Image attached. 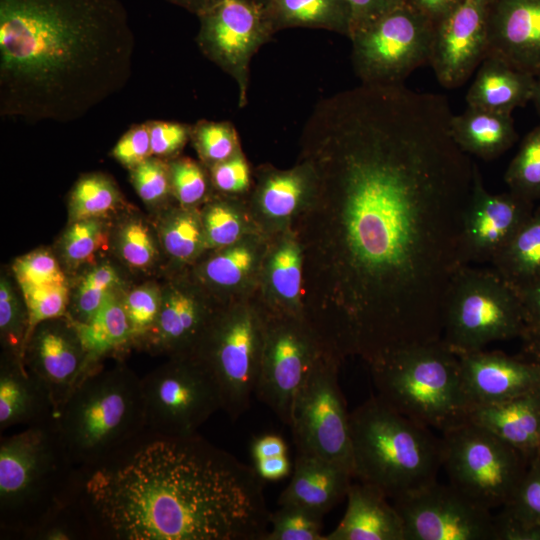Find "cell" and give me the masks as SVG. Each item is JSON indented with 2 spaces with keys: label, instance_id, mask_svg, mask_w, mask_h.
<instances>
[{
  "label": "cell",
  "instance_id": "40",
  "mask_svg": "<svg viewBox=\"0 0 540 540\" xmlns=\"http://www.w3.org/2000/svg\"><path fill=\"white\" fill-rule=\"evenodd\" d=\"M125 206L124 197L109 176L101 172L83 174L72 187L68 199L69 222L107 217Z\"/></svg>",
  "mask_w": 540,
  "mask_h": 540
},
{
  "label": "cell",
  "instance_id": "27",
  "mask_svg": "<svg viewBox=\"0 0 540 540\" xmlns=\"http://www.w3.org/2000/svg\"><path fill=\"white\" fill-rule=\"evenodd\" d=\"M346 497L345 514L325 540H405L402 519L381 491L358 481Z\"/></svg>",
  "mask_w": 540,
  "mask_h": 540
},
{
  "label": "cell",
  "instance_id": "61",
  "mask_svg": "<svg viewBox=\"0 0 540 540\" xmlns=\"http://www.w3.org/2000/svg\"><path fill=\"white\" fill-rule=\"evenodd\" d=\"M528 360L535 363L540 369V332H526L522 337Z\"/></svg>",
  "mask_w": 540,
  "mask_h": 540
},
{
  "label": "cell",
  "instance_id": "50",
  "mask_svg": "<svg viewBox=\"0 0 540 540\" xmlns=\"http://www.w3.org/2000/svg\"><path fill=\"white\" fill-rule=\"evenodd\" d=\"M500 511L513 519L540 525V455L529 462L512 499Z\"/></svg>",
  "mask_w": 540,
  "mask_h": 540
},
{
  "label": "cell",
  "instance_id": "36",
  "mask_svg": "<svg viewBox=\"0 0 540 540\" xmlns=\"http://www.w3.org/2000/svg\"><path fill=\"white\" fill-rule=\"evenodd\" d=\"M199 210L207 250L222 248L246 235L260 233L245 197L214 192Z\"/></svg>",
  "mask_w": 540,
  "mask_h": 540
},
{
  "label": "cell",
  "instance_id": "49",
  "mask_svg": "<svg viewBox=\"0 0 540 540\" xmlns=\"http://www.w3.org/2000/svg\"><path fill=\"white\" fill-rule=\"evenodd\" d=\"M12 272L20 289L69 281L56 255L43 248L18 257Z\"/></svg>",
  "mask_w": 540,
  "mask_h": 540
},
{
  "label": "cell",
  "instance_id": "30",
  "mask_svg": "<svg viewBox=\"0 0 540 540\" xmlns=\"http://www.w3.org/2000/svg\"><path fill=\"white\" fill-rule=\"evenodd\" d=\"M535 77L505 61L486 56L466 94L468 107L512 113L531 101Z\"/></svg>",
  "mask_w": 540,
  "mask_h": 540
},
{
  "label": "cell",
  "instance_id": "22",
  "mask_svg": "<svg viewBox=\"0 0 540 540\" xmlns=\"http://www.w3.org/2000/svg\"><path fill=\"white\" fill-rule=\"evenodd\" d=\"M458 358L462 388L470 409L540 389V369L528 359L484 349L458 354Z\"/></svg>",
  "mask_w": 540,
  "mask_h": 540
},
{
  "label": "cell",
  "instance_id": "16",
  "mask_svg": "<svg viewBox=\"0 0 540 540\" xmlns=\"http://www.w3.org/2000/svg\"><path fill=\"white\" fill-rule=\"evenodd\" d=\"M405 540H497L494 515L450 483L436 481L400 496Z\"/></svg>",
  "mask_w": 540,
  "mask_h": 540
},
{
  "label": "cell",
  "instance_id": "17",
  "mask_svg": "<svg viewBox=\"0 0 540 540\" xmlns=\"http://www.w3.org/2000/svg\"><path fill=\"white\" fill-rule=\"evenodd\" d=\"M162 276L157 320L138 347L153 355H188L224 303L197 283L188 270Z\"/></svg>",
  "mask_w": 540,
  "mask_h": 540
},
{
  "label": "cell",
  "instance_id": "51",
  "mask_svg": "<svg viewBox=\"0 0 540 540\" xmlns=\"http://www.w3.org/2000/svg\"><path fill=\"white\" fill-rule=\"evenodd\" d=\"M70 287L68 281L19 288L29 312V332L40 321L66 316Z\"/></svg>",
  "mask_w": 540,
  "mask_h": 540
},
{
  "label": "cell",
  "instance_id": "20",
  "mask_svg": "<svg viewBox=\"0 0 540 540\" xmlns=\"http://www.w3.org/2000/svg\"><path fill=\"white\" fill-rule=\"evenodd\" d=\"M317 189L315 167L309 160L298 158L287 169L270 163L253 168V184L245 199L257 229L268 237L293 229L312 204Z\"/></svg>",
  "mask_w": 540,
  "mask_h": 540
},
{
  "label": "cell",
  "instance_id": "11",
  "mask_svg": "<svg viewBox=\"0 0 540 540\" xmlns=\"http://www.w3.org/2000/svg\"><path fill=\"white\" fill-rule=\"evenodd\" d=\"M342 361L330 349L316 360L296 392L289 426L297 454L324 459L353 474L350 413L338 381Z\"/></svg>",
  "mask_w": 540,
  "mask_h": 540
},
{
  "label": "cell",
  "instance_id": "38",
  "mask_svg": "<svg viewBox=\"0 0 540 540\" xmlns=\"http://www.w3.org/2000/svg\"><path fill=\"white\" fill-rule=\"evenodd\" d=\"M111 221L107 217L85 218L69 222L56 246L62 268L76 271L95 264L104 247L109 248Z\"/></svg>",
  "mask_w": 540,
  "mask_h": 540
},
{
  "label": "cell",
  "instance_id": "44",
  "mask_svg": "<svg viewBox=\"0 0 540 540\" xmlns=\"http://www.w3.org/2000/svg\"><path fill=\"white\" fill-rule=\"evenodd\" d=\"M174 200L188 207H200L213 193L208 168L199 160L177 156L168 160Z\"/></svg>",
  "mask_w": 540,
  "mask_h": 540
},
{
  "label": "cell",
  "instance_id": "62",
  "mask_svg": "<svg viewBox=\"0 0 540 540\" xmlns=\"http://www.w3.org/2000/svg\"><path fill=\"white\" fill-rule=\"evenodd\" d=\"M174 5L184 8L185 10L199 16L206 12L221 0H166Z\"/></svg>",
  "mask_w": 540,
  "mask_h": 540
},
{
  "label": "cell",
  "instance_id": "18",
  "mask_svg": "<svg viewBox=\"0 0 540 540\" xmlns=\"http://www.w3.org/2000/svg\"><path fill=\"white\" fill-rule=\"evenodd\" d=\"M22 359L47 388L56 413L92 362L78 326L68 316L46 319L32 327Z\"/></svg>",
  "mask_w": 540,
  "mask_h": 540
},
{
  "label": "cell",
  "instance_id": "53",
  "mask_svg": "<svg viewBox=\"0 0 540 540\" xmlns=\"http://www.w3.org/2000/svg\"><path fill=\"white\" fill-rule=\"evenodd\" d=\"M152 156L170 160L180 155L190 141V124L176 121H147Z\"/></svg>",
  "mask_w": 540,
  "mask_h": 540
},
{
  "label": "cell",
  "instance_id": "57",
  "mask_svg": "<svg viewBox=\"0 0 540 540\" xmlns=\"http://www.w3.org/2000/svg\"><path fill=\"white\" fill-rule=\"evenodd\" d=\"M517 292L527 326L526 332H540V278Z\"/></svg>",
  "mask_w": 540,
  "mask_h": 540
},
{
  "label": "cell",
  "instance_id": "4",
  "mask_svg": "<svg viewBox=\"0 0 540 540\" xmlns=\"http://www.w3.org/2000/svg\"><path fill=\"white\" fill-rule=\"evenodd\" d=\"M80 473L56 416L0 441V539H23L52 512L78 497Z\"/></svg>",
  "mask_w": 540,
  "mask_h": 540
},
{
  "label": "cell",
  "instance_id": "39",
  "mask_svg": "<svg viewBox=\"0 0 540 540\" xmlns=\"http://www.w3.org/2000/svg\"><path fill=\"white\" fill-rule=\"evenodd\" d=\"M126 288L111 292L88 324H76L92 360L130 345V330L122 301Z\"/></svg>",
  "mask_w": 540,
  "mask_h": 540
},
{
  "label": "cell",
  "instance_id": "26",
  "mask_svg": "<svg viewBox=\"0 0 540 540\" xmlns=\"http://www.w3.org/2000/svg\"><path fill=\"white\" fill-rule=\"evenodd\" d=\"M56 408L44 384L24 365L21 355L4 351L0 361V432L53 419Z\"/></svg>",
  "mask_w": 540,
  "mask_h": 540
},
{
  "label": "cell",
  "instance_id": "3",
  "mask_svg": "<svg viewBox=\"0 0 540 540\" xmlns=\"http://www.w3.org/2000/svg\"><path fill=\"white\" fill-rule=\"evenodd\" d=\"M134 49L120 0H0V115L78 120L126 86Z\"/></svg>",
  "mask_w": 540,
  "mask_h": 540
},
{
  "label": "cell",
  "instance_id": "14",
  "mask_svg": "<svg viewBox=\"0 0 540 540\" xmlns=\"http://www.w3.org/2000/svg\"><path fill=\"white\" fill-rule=\"evenodd\" d=\"M264 313L255 395L289 426L298 388L316 360L329 348L305 315L276 314L265 309Z\"/></svg>",
  "mask_w": 540,
  "mask_h": 540
},
{
  "label": "cell",
  "instance_id": "42",
  "mask_svg": "<svg viewBox=\"0 0 540 540\" xmlns=\"http://www.w3.org/2000/svg\"><path fill=\"white\" fill-rule=\"evenodd\" d=\"M504 179L510 191L532 202L540 200V125L524 137Z\"/></svg>",
  "mask_w": 540,
  "mask_h": 540
},
{
  "label": "cell",
  "instance_id": "35",
  "mask_svg": "<svg viewBox=\"0 0 540 540\" xmlns=\"http://www.w3.org/2000/svg\"><path fill=\"white\" fill-rule=\"evenodd\" d=\"M491 265L516 291L540 278V205L534 208Z\"/></svg>",
  "mask_w": 540,
  "mask_h": 540
},
{
  "label": "cell",
  "instance_id": "56",
  "mask_svg": "<svg viewBox=\"0 0 540 540\" xmlns=\"http://www.w3.org/2000/svg\"><path fill=\"white\" fill-rule=\"evenodd\" d=\"M497 540H540V525L513 519L502 511L494 515Z\"/></svg>",
  "mask_w": 540,
  "mask_h": 540
},
{
  "label": "cell",
  "instance_id": "34",
  "mask_svg": "<svg viewBox=\"0 0 540 540\" xmlns=\"http://www.w3.org/2000/svg\"><path fill=\"white\" fill-rule=\"evenodd\" d=\"M273 33L288 28L325 29L349 36L351 10L346 0H260Z\"/></svg>",
  "mask_w": 540,
  "mask_h": 540
},
{
  "label": "cell",
  "instance_id": "9",
  "mask_svg": "<svg viewBox=\"0 0 540 540\" xmlns=\"http://www.w3.org/2000/svg\"><path fill=\"white\" fill-rule=\"evenodd\" d=\"M527 331L518 292L493 268L463 266L450 284L441 340L454 353L482 350Z\"/></svg>",
  "mask_w": 540,
  "mask_h": 540
},
{
  "label": "cell",
  "instance_id": "21",
  "mask_svg": "<svg viewBox=\"0 0 540 540\" xmlns=\"http://www.w3.org/2000/svg\"><path fill=\"white\" fill-rule=\"evenodd\" d=\"M488 0H462L437 26L430 65L445 88L464 84L486 55Z\"/></svg>",
  "mask_w": 540,
  "mask_h": 540
},
{
  "label": "cell",
  "instance_id": "59",
  "mask_svg": "<svg viewBox=\"0 0 540 540\" xmlns=\"http://www.w3.org/2000/svg\"><path fill=\"white\" fill-rule=\"evenodd\" d=\"M251 451L255 461L287 455V446L280 436L267 434L253 441Z\"/></svg>",
  "mask_w": 540,
  "mask_h": 540
},
{
  "label": "cell",
  "instance_id": "12",
  "mask_svg": "<svg viewBox=\"0 0 540 540\" xmlns=\"http://www.w3.org/2000/svg\"><path fill=\"white\" fill-rule=\"evenodd\" d=\"M435 25L407 3L350 35L352 65L361 84L400 85L430 63Z\"/></svg>",
  "mask_w": 540,
  "mask_h": 540
},
{
  "label": "cell",
  "instance_id": "33",
  "mask_svg": "<svg viewBox=\"0 0 540 540\" xmlns=\"http://www.w3.org/2000/svg\"><path fill=\"white\" fill-rule=\"evenodd\" d=\"M111 223L109 248L117 260L134 274L164 271V257L154 223L129 211Z\"/></svg>",
  "mask_w": 540,
  "mask_h": 540
},
{
  "label": "cell",
  "instance_id": "55",
  "mask_svg": "<svg viewBox=\"0 0 540 540\" xmlns=\"http://www.w3.org/2000/svg\"><path fill=\"white\" fill-rule=\"evenodd\" d=\"M351 10L350 34L372 24L406 0H346Z\"/></svg>",
  "mask_w": 540,
  "mask_h": 540
},
{
  "label": "cell",
  "instance_id": "13",
  "mask_svg": "<svg viewBox=\"0 0 540 540\" xmlns=\"http://www.w3.org/2000/svg\"><path fill=\"white\" fill-rule=\"evenodd\" d=\"M141 386L145 430L153 434L194 435L222 408L216 382L190 355L168 357Z\"/></svg>",
  "mask_w": 540,
  "mask_h": 540
},
{
  "label": "cell",
  "instance_id": "7",
  "mask_svg": "<svg viewBox=\"0 0 540 540\" xmlns=\"http://www.w3.org/2000/svg\"><path fill=\"white\" fill-rule=\"evenodd\" d=\"M368 365L376 396L400 414L441 433L468 421L459 358L442 340L401 348Z\"/></svg>",
  "mask_w": 540,
  "mask_h": 540
},
{
  "label": "cell",
  "instance_id": "25",
  "mask_svg": "<svg viewBox=\"0 0 540 540\" xmlns=\"http://www.w3.org/2000/svg\"><path fill=\"white\" fill-rule=\"evenodd\" d=\"M303 252L294 229L268 236L255 297L270 313L305 315Z\"/></svg>",
  "mask_w": 540,
  "mask_h": 540
},
{
  "label": "cell",
  "instance_id": "2",
  "mask_svg": "<svg viewBox=\"0 0 540 540\" xmlns=\"http://www.w3.org/2000/svg\"><path fill=\"white\" fill-rule=\"evenodd\" d=\"M78 500L98 540H264L270 513L256 469L197 433L145 431L80 471Z\"/></svg>",
  "mask_w": 540,
  "mask_h": 540
},
{
  "label": "cell",
  "instance_id": "60",
  "mask_svg": "<svg viewBox=\"0 0 540 540\" xmlns=\"http://www.w3.org/2000/svg\"><path fill=\"white\" fill-rule=\"evenodd\" d=\"M254 468L264 481H277L288 475L290 462L287 455L255 460Z\"/></svg>",
  "mask_w": 540,
  "mask_h": 540
},
{
  "label": "cell",
  "instance_id": "6",
  "mask_svg": "<svg viewBox=\"0 0 540 540\" xmlns=\"http://www.w3.org/2000/svg\"><path fill=\"white\" fill-rule=\"evenodd\" d=\"M353 478L388 499L437 480L442 441L431 429L371 396L349 414Z\"/></svg>",
  "mask_w": 540,
  "mask_h": 540
},
{
  "label": "cell",
  "instance_id": "19",
  "mask_svg": "<svg viewBox=\"0 0 540 540\" xmlns=\"http://www.w3.org/2000/svg\"><path fill=\"white\" fill-rule=\"evenodd\" d=\"M533 210L534 202L510 190L498 194L489 192L475 164L461 229L465 263H491Z\"/></svg>",
  "mask_w": 540,
  "mask_h": 540
},
{
  "label": "cell",
  "instance_id": "43",
  "mask_svg": "<svg viewBox=\"0 0 540 540\" xmlns=\"http://www.w3.org/2000/svg\"><path fill=\"white\" fill-rule=\"evenodd\" d=\"M29 329V312L22 293L19 295L13 281L6 274H2L0 281V339L3 350L22 356Z\"/></svg>",
  "mask_w": 540,
  "mask_h": 540
},
{
  "label": "cell",
  "instance_id": "31",
  "mask_svg": "<svg viewBox=\"0 0 540 540\" xmlns=\"http://www.w3.org/2000/svg\"><path fill=\"white\" fill-rule=\"evenodd\" d=\"M154 225L164 257L162 275L188 270L207 251L199 207L173 202L157 212Z\"/></svg>",
  "mask_w": 540,
  "mask_h": 540
},
{
  "label": "cell",
  "instance_id": "48",
  "mask_svg": "<svg viewBox=\"0 0 540 540\" xmlns=\"http://www.w3.org/2000/svg\"><path fill=\"white\" fill-rule=\"evenodd\" d=\"M323 515L298 505H280L270 513L271 529L264 540H325Z\"/></svg>",
  "mask_w": 540,
  "mask_h": 540
},
{
  "label": "cell",
  "instance_id": "24",
  "mask_svg": "<svg viewBox=\"0 0 540 540\" xmlns=\"http://www.w3.org/2000/svg\"><path fill=\"white\" fill-rule=\"evenodd\" d=\"M486 56L540 75V0H488Z\"/></svg>",
  "mask_w": 540,
  "mask_h": 540
},
{
  "label": "cell",
  "instance_id": "45",
  "mask_svg": "<svg viewBox=\"0 0 540 540\" xmlns=\"http://www.w3.org/2000/svg\"><path fill=\"white\" fill-rule=\"evenodd\" d=\"M122 301L130 330V345L138 347L157 320L161 306V284L148 280L127 287Z\"/></svg>",
  "mask_w": 540,
  "mask_h": 540
},
{
  "label": "cell",
  "instance_id": "29",
  "mask_svg": "<svg viewBox=\"0 0 540 540\" xmlns=\"http://www.w3.org/2000/svg\"><path fill=\"white\" fill-rule=\"evenodd\" d=\"M353 474L324 459L297 454L291 481L278 499L279 505H298L321 515L346 497Z\"/></svg>",
  "mask_w": 540,
  "mask_h": 540
},
{
  "label": "cell",
  "instance_id": "46",
  "mask_svg": "<svg viewBox=\"0 0 540 540\" xmlns=\"http://www.w3.org/2000/svg\"><path fill=\"white\" fill-rule=\"evenodd\" d=\"M94 532L78 497L52 512L23 540H91Z\"/></svg>",
  "mask_w": 540,
  "mask_h": 540
},
{
  "label": "cell",
  "instance_id": "28",
  "mask_svg": "<svg viewBox=\"0 0 540 540\" xmlns=\"http://www.w3.org/2000/svg\"><path fill=\"white\" fill-rule=\"evenodd\" d=\"M468 421L512 445L528 462L540 455V389L501 403L472 407Z\"/></svg>",
  "mask_w": 540,
  "mask_h": 540
},
{
  "label": "cell",
  "instance_id": "58",
  "mask_svg": "<svg viewBox=\"0 0 540 540\" xmlns=\"http://www.w3.org/2000/svg\"><path fill=\"white\" fill-rule=\"evenodd\" d=\"M461 1L462 0H406V3L421 12L436 27Z\"/></svg>",
  "mask_w": 540,
  "mask_h": 540
},
{
  "label": "cell",
  "instance_id": "37",
  "mask_svg": "<svg viewBox=\"0 0 540 540\" xmlns=\"http://www.w3.org/2000/svg\"><path fill=\"white\" fill-rule=\"evenodd\" d=\"M126 283L117 267L108 260L83 269L71 284L66 316L77 325H86L100 309L107 296Z\"/></svg>",
  "mask_w": 540,
  "mask_h": 540
},
{
  "label": "cell",
  "instance_id": "41",
  "mask_svg": "<svg viewBox=\"0 0 540 540\" xmlns=\"http://www.w3.org/2000/svg\"><path fill=\"white\" fill-rule=\"evenodd\" d=\"M190 142L198 160L207 168L242 150L238 132L230 121L201 119L190 124Z\"/></svg>",
  "mask_w": 540,
  "mask_h": 540
},
{
  "label": "cell",
  "instance_id": "8",
  "mask_svg": "<svg viewBox=\"0 0 540 540\" xmlns=\"http://www.w3.org/2000/svg\"><path fill=\"white\" fill-rule=\"evenodd\" d=\"M265 313L255 294L224 303L190 356L217 384L221 409L237 420L255 393L264 338Z\"/></svg>",
  "mask_w": 540,
  "mask_h": 540
},
{
  "label": "cell",
  "instance_id": "63",
  "mask_svg": "<svg viewBox=\"0 0 540 540\" xmlns=\"http://www.w3.org/2000/svg\"><path fill=\"white\" fill-rule=\"evenodd\" d=\"M531 101L533 102L537 112L540 114V75L535 77Z\"/></svg>",
  "mask_w": 540,
  "mask_h": 540
},
{
  "label": "cell",
  "instance_id": "54",
  "mask_svg": "<svg viewBox=\"0 0 540 540\" xmlns=\"http://www.w3.org/2000/svg\"><path fill=\"white\" fill-rule=\"evenodd\" d=\"M111 156L128 170L152 156L148 123L131 126L117 141Z\"/></svg>",
  "mask_w": 540,
  "mask_h": 540
},
{
  "label": "cell",
  "instance_id": "15",
  "mask_svg": "<svg viewBox=\"0 0 540 540\" xmlns=\"http://www.w3.org/2000/svg\"><path fill=\"white\" fill-rule=\"evenodd\" d=\"M197 17L200 51L234 79L238 104L246 106L251 60L274 35L260 0H221Z\"/></svg>",
  "mask_w": 540,
  "mask_h": 540
},
{
  "label": "cell",
  "instance_id": "52",
  "mask_svg": "<svg viewBox=\"0 0 540 540\" xmlns=\"http://www.w3.org/2000/svg\"><path fill=\"white\" fill-rule=\"evenodd\" d=\"M213 191L219 194L246 197L253 184V168L243 150L231 158L208 168Z\"/></svg>",
  "mask_w": 540,
  "mask_h": 540
},
{
  "label": "cell",
  "instance_id": "1",
  "mask_svg": "<svg viewBox=\"0 0 540 540\" xmlns=\"http://www.w3.org/2000/svg\"><path fill=\"white\" fill-rule=\"evenodd\" d=\"M452 115L443 95L360 84L318 102L303 127L299 158L318 175L293 227L304 313L343 360L442 338L450 284L467 265L475 168Z\"/></svg>",
  "mask_w": 540,
  "mask_h": 540
},
{
  "label": "cell",
  "instance_id": "32",
  "mask_svg": "<svg viewBox=\"0 0 540 540\" xmlns=\"http://www.w3.org/2000/svg\"><path fill=\"white\" fill-rule=\"evenodd\" d=\"M451 133L463 152L483 160L499 157L517 140L512 113L472 107L452 115Z\"/></svg>",
  "mask_w": 540,
  "mask_h": 540
},
{
  "label": "cell",
  "instance_id": "10",
  "mask_svg": "<svg viewBox=\"0 0 540 540\" xmlns=\"http://www.w3.org/2000/svg\"><path fill=\"white\" fill-rule=\"evenodd\" d=\"M441 441L451 485L489 510L512 499L529 464L516 448L470 421L442 433Z\"/></svg>",
  "mask_w": 540,
  "mask_h": 540
},
{
  "label": "cell",
  "instance_id": "47",
  "mask_svg": "<svg viewBox=\"0 0 540 540\" xmlns=\"http://www.w3.org/2000/svg\"><path fill=\"white\" fill-rule=\"evenodd\" d=\"M129 172L136 193L151 210L158 212L176 202L171 191L168 160L150 156Z\"/></svg>",
  "mask_w": 540,
  "mask_h": 540
},
{
  "label": "cell",
  "instance_id": "23",
  "mask_svg": "<svg viewBox=\"0 0 540 540\" xmlns=\"http://www.w3.org/2000/svg\"><path fill=\"white\" fill-rule=\"evenodd\" d=\"M267 242L262 233L246 235L231 245L207 250L188 271L221 303L253 296Z\"/></svg>",
  "mask_w": 540,
  "mask_h": 540
},
{
  "label": "cell",
  "instance_id": "5",
  "mask_svg": "<svg viewBox=\"0 0 540 540\" xmlns=\"http://www.w3.org/2000/svg\"><path fill=\"white\" fill-rule=\"evenodd\" d=\"M73 465L98 467L145 430L141 378L122 362L89 368L56 413Z\"/></svg>",
  "mask_w": 540,
  "mask_h": 540
}]
</instances>
